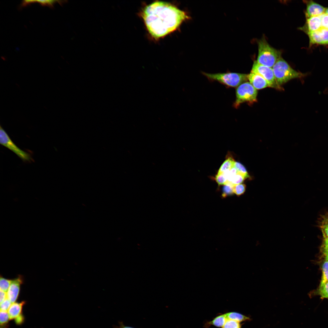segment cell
<instances>
[{"label":"cell","mask_w":328,"mask_h":328,"mask_svg":"<svg viewBox=\"0 0 328 328\" xmlns=\"http://www.w3.org/2000/svg\"><path fill=\"white\" fill-rule=\"evenodd\" d=\"M141 15L149 33L155 39L175 31L183 21L190 18L185 12L175 5L160 1L146 5Z\"/></svg>","instance_id":"cell-1"},{"label":"cell","mask_w":328,"mask_h":328,"mask_svg":"<svg viewBox=\"0 0 328 328\" xmlns=\"http://www.w3.org/2000/svg\"><path fill=\"white\" fill-rule=\"evenodd\" d=\"M276 81L279 85L294 79H302L308 75L293 69L284 59L281 58L272 67Z\"/></svg>","instance_id":"cell-2"},{"label":"cell","mask_w":328,"mask_h":328,"mask_svg":"<svg viewBox=\"0 0 328 328\" xmlns=\"http://www.w3.org/2000/svg\"><path fill=\"white\" fill-rule=\"evenodd\" d=\"M258 54L257 61L259 63L272 68L281 58V52L271 46L265 39L258 40Z\"/></svg>","instance_id":"cell-3"},{"label":"cell","mask_w":328,"mask_h":328,"mask_svg":"<svg viewBox=\"0 0 328 328\" xmlns=\"http://www.w3.org/2000/svg\"><path fill=\"white\" fill-rule=\"evenodd\" d=\"M203 74L211 81H217L228 87H235L248 80L246 74L227 72L210 73L204 72Z\"/></svg>","instance_id":"cell-4"},{"label":"cell","mask_w":328,"mask_h":328,"mask_svg":"<svg viewBox=\"0 0 328 328\" xmlns=\"http://www.w3.org/2000/svg\"><path fill=\"white\" fill-rule=\"evenodd\" d=\"M257 90L250 82H244L236 89V99L233 106L237 108L241 104L246 102L250 105L252 104L257 102Z\"/></svg>","instance_id":"cell-5"},{"label":"cell","mask_w":328,"mask_h":328,"mask_svg":"<svg viewBox=\"0 0 328 328\" xmlns=\"http://www.w3.org/2000/svg\"><path fill=\"white\" fill-rule=\"evenodd\" d=\"M251 72L261 76L268 82L270 87L282 90V87L278 85L276 81L272 68L260 64L255 60Z\"/></svg>","instance_id":"cell-6"},{"label":"cell","mask_w":328,"mask_h":328,"mask_svg":"<svg viewBox=\"0 0 328 328\" xmlns=\"http://www.w3.org/2000/svg\"><path fill=\"white\" fill-rule=\"evenodd\" d=\"M0 143L14 152L23 161L30 162L32 160L30 154L18 147L1 126L0 127Z\"/></svg>","instance_id":"cell-7"},{"label":"cell","mask_w":328,"mask_h":328,"mask_svg":"<svg viewBox=\"0 0 328 328\" xmlns=\"http://www.w3.org/2000/svg\"><path fill=\"white\" fill-rule=\"evenodd\" d=\"M309 39V47L314 45H328V29L321 28L307 35Z\"/></svg>","instance_id":"cell-8"},{"label":"cell","mask_w":328,"mask_h":328,"mask_svg":"<svg viewBox=\"0 0 328 328\" xmlns=\"http://www.w3.org/2000/svg\"><path fill=\"white\" fill-rule=\"evenodd\" d=\"M321 28V19L319 15L306 18L305 24L299 29L308 35Z\"/></svg>","instance_id":"cell-9"},{"label":"cell","mask_w":328,"mask_h":328,"mask_svg":"<svg viewBox=\"0 0 328 328\" xmlns=\"http://www.w3.org/2000/svg\"><path fill=\"white\" fill-rule=\"evenodd\" d=\"M305 2L306 5V18L319 16L325 12L326 8L313 0L305 1Z\"/></svg>","instance_id":"cell-10"},{"label":"cell","mask_w":328,"mask_h":328,"mask_svg":"<svg viewBox=\"0 0 328 328\" xmlns=\"http://www.w3.org/2000/svg\"><path fill=\"white\" fill-rule=\"evenodd\" d=\"M23 282L22 277L12 280V282L7 292V298L12 303L15 302L19 293L20 286Z\"/></svg>","instance_id":"cell-11"},{"label":"cell","mask_w":328,"mask_h":328,"mask_svg":"<svg viewBox=\"0 0 328 328\" xmlns=\"http://www.w3.org/2000/svg\"><path fill=\"white\" fill-rule=\"evenodd\" d=\"M248 78L251 84L257 90L269 87L267 81L258 74L251 72L248 75Z\"/></svg>","instance_id":"cell-12"},{"label":"cell","mask_w":328,"mask_h":328,"mask_svg":"<svg viewBox=\"0 0 328 328\" xmlns=\"http://www.w3.org/2000/svg\"><path fill=\"white\" fill-rule=\"evenodd\" d=\"M24 304L25 302L22 301L20 303L15 302L11 304L8 312L10 319H15L21 314L22 307Z\"/></svg>","instance_id":"cell-13"},{"label":"cell","mask_w":328,"mask_h":328,"mask_svg":"<svg viewBox=\"0 0 328 328\" xmlns=\"http://www.w3.org/2000/svg\"><path fill=\"white\" fill-rule=\"evenodd\" d=\"M225 314H220L214 318L212 320L207 322L204 325L206 328H209L210 326L217 327H222L227 320Z\"/></svg>","instance_id":"cell-14"},{"label":"cell","mask_w":328,"mask_h":328,"mask_svg":"<svg viewBox=\"0 0 328 328\" xmlns=\"http://www.w3.org/2000/svg\"><path fill=\"white\" fill-rule=\"evenodd\" d=\"M225 315L227 319L232 320L240 323L250 320V318L248 317L236 312H228L225 313Z\"/></svg>","instance_id":"cell-15"},{"label":"cell","mask_w":328,"mask_h":328,"mask_svg":"<svg viewBox=\"0 0 328 328\" xmlns=\"http://www.w3.org/2000/svg\"><path fill=\"white\" fill-rule=\"evenodd\" d=\"M235 161L233 158L229 157L224 162L220 167L217 174L223 173L229 170L234 166Z\"/></svg>","instance_id":"cell-16"},{"label":"cell","mask_w":328,"mask_h":328,"mask_svg":"<svg viewBox=\"0 0 328 328\" xmlns=\"http://www.w3.org/2000/svg\"><path fill=\"white\" fill-rule=\"evenodd\" d=\"M320 226L323 237L328 238V215H323L321 218Z\"/></svg>","instance_id":"cell-17"},{"label":"cell","mask_w":328,"mask_h":328,"mask_svg":"<svg viewBox=\"0 0 328 328\" xmlns=\"http://www.w3.org/2000/svg\"><path fill=\"white\" fill-rule=\"evenodd\" d=\"M318 294L322 299H328V282L320 283Z\"/></svg>","instance_id":"cell-18"},{"label":"cell","mask_w":328,"mask_h":328,"mask_svg":"<svg viewBox=\"0 0 328 328\" xmlns=\"http://www.w3.org/2000/svg\"><path fill=\"white\" fill-rule=\"evenodd\" d=\"M233 186L230 183H227L224 185L222 188V196L223 198L233 195L234 193L233 191Z\"/></svg>","instance_id":"cell-19"},{"label":"cell","mask_w":328,"mask_h":328,"mask_svg":"<svg viewBox=\"0 0 328 328\" xmlns=\"http://www.w3.org/2000/svg\"><path fill=\"white\" fill-rule=\"evenodd\" d=\"M322 275L320 283L328 282V260H326L322 266Z\"/></svg>","instance_id":"cell-20"},{"label":"cell","mask_w":328,"mask_h":328,"mask_svg":"<svg viewBox=\"0 0 328 328\" xmlns=\"http://www.w3.org/2000/svg\"><path fill=\"white\" fill-rule=\"evenodd\" d=\"M246 178H247L244 176L237 172V173L232 178L231 182L227 183H230L234 186L241 184Z\"/></svg>","instance_id":"cell-21"},{"label":"cell","mask_w":328,"mask_h":328,"mask_svg":"<svg viewBox=\"0 0 328 328\" xmlns=\"http://www.w3.org/2000/svg\"><path fill=\"white\" fill-rule=\"evenodd\" d=\"M12 280L1 276L0 278V290L7 292L11 284Z\"/></svg>","instance_id":"cell-22"},{"label":"cell","mask_w":328,"mask_h":328,"mask_svg":"<svg viewBox=\"0 0 328 328\" xmlns=\"http://www.w3.org/2000/svg\"><path fill=\"white\" fill-rule=\"evenodd\" d=\"M222 328H241V325L240 322L227 319Z\"/></svg>","instance_id":"cell-23"},{"label":"cell","mask_w":328,"mask_h":328,"mask_svg":"<svg viewBox=\"0 0 328 328\" xmlns=\"http://www.w3.org/2000/svg\"><path fill=\"white\" fill-rule=\"evenodd\" d=\"M246 187V185L244 184L234 185L233 186V193L238 196H240L244 193Z\"/></svg>","instance_id":"cell-24"},{"label":"cell","mask_w":328,"mask_h":328,"mask_svg":"<svg viewBox=\"0 0 328 328\" xmlns=\"http://www.w3.org/2000/svg\"><path fill=\"white\" fill-rule=\"evenodd\" d=\"M234 166L238 173L243 175L246 178L249 177L246 168L241 163L238 162H235Z\"/></svg>","instance_id":"cell-25"},{"label":"cell","mask_w":328,"mask_h":328,"mask_svg":"<svg viewBox=\"0 0 328 328\" xmlns=\"http://www.w3.org/2000/svg\"><path fill=\"white\" fill-rule=\"evenodd\" d=\"M10 319L9 313L7 311H0V323L1 326H5Z\"/></svg>","instance_id":"cell-26"},{"label":"cell","mask_w":328,"mask_h":328,"mask_svg":"<svg viewBox=\"0 0 328 328\" xmlns=\"http://www.w3.org/2000/svg\"><path fill=\"white\" fill-rule=\"evenodd\" d=\"M215 179L219 186L224 185L227 181L223 173L217 174L215 177Z\"/></svg>","instance_id":"cell-27"},{"label":"cell","mask_w":328,"mask_h":328,"mask_svg":"<svg viewBox=\"0 0 328 328\" xmlns=\"http://www.w3.org/2000/svg\"><path fill=\"white\" fill-rule=\"evenodd\" d=\"M320 16L322 28L328 29V15L324 13Z\"/></svg>","instance_id":"cell-28"},{"label":"cell","mask_w":328,"mask_h":328,"mask_svg":"<svg viewBox=\"0 0 328 328\" xmlns=\"http://www.w3.org/2000/svg\"><path fill=\"white\" fill-rule=\"evenodd\" d=\"M12 302L7 298L3 302L0 303V309L1 311H7L11 306Z\"/></svg>","instance_id":"cell-29"},{"label":"cell","mask_w":328,"mask_h":328,"mask_svg":"<svg viewBox=\"0 0 328 328\" xmlns=\"http://www.w3.org/2000/svg\"><path fill=\"white\" fill-rule=\"evenodd\" d=\"M322 246L323 253L328 252V238L324 237Z\"/></svg>","instance_id":"cell-30"},{"label":"cell","mask_w":328,"mask_h":328,"mask_svg":"<svg viewBox=\"0 0 328 328\" xmlns=\"http://www.w3.org/2000/svg\"><path fill=\"white\" fill-rule=\"evenodd\" d=\"M36 1L42 5H48L50 6H52L56 2V1L51 0H39Z\"/></svg>","instance_id":"cell-31"},{"label":"cell","mask_w":328,"mask_h":328,"mask_svg":"<svg viewBox=\"0 0 328 328\" xmlns=\"http://www.w3.org/2000/svg\"><path fill=\"white\" fill-rule=\"evenodd\" d=\"M0 302L1 303L7 298V292L1 290L0 292Z\"/></svg>","instance_id":"cell-32"},{"label":"cell","mask_w":328,"mask_h":328,"mask_svg":"<svg viewBox=\"0 0 328 328\" xmlns=\"http://www.w3.org/2000/svg\"><path fill=\"white\" fill-rule=\"evenodd\" d=\"M24 321V316L21 314L15 319V323L18 325L21 324Z\"/></svg>","instance_id":"cell-33"},{"label":"cell","mask_w":328,"mask_h":328,"mask_svg":"<svg viewBox=\"0 0 328 328\" xmlns=\"http://www.w3.org/2000/svg\"><path fill=\"white\" fill-rule=\"evenodd\" d=\"M115 328H134L133 327L125 326L122 322H120L119 325L116 326Z\"/></svg>","instance_id":"cell-34"},{"label":"cell","mask_w":328,"mask_h":328,"mask_svg":"<svg viewBox=\"0 0 328 328\" xmlns=\"http://www.w3.org/2000/svg\"><path fill=\"white\" fill-rule=\"evenodd\" d=\"M323 253L325 256L326 259L328 260V252H323Z\"/></svg>","instance_id":"cell-35"},{"label":"cell","mask_w":328,"mask_h":328,"mask_svg":"<svg viewBox=\"0 0 328 328\" xmlns=\"http://www.w3.org/2000/svg\"><path fill=\"white\" fill-rule=\"evenodd\" d=\"M325 13L326 14H327L328 15V8H326Z\"/></svg>","instance_id":"cell-36"}]
</instances>
